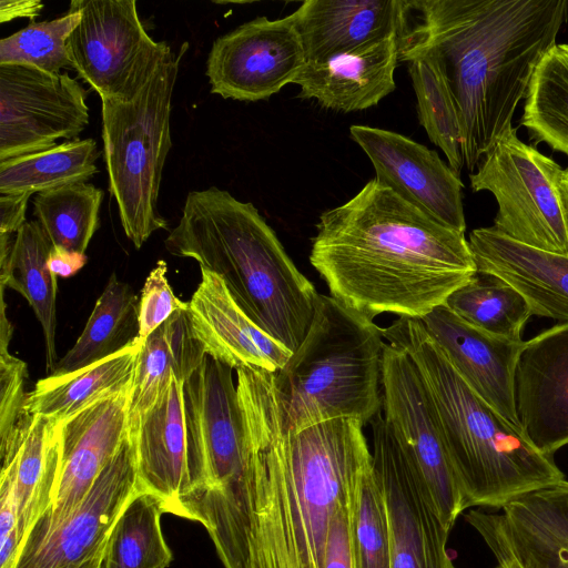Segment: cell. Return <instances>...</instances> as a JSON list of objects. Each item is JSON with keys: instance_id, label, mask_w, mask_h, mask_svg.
I'll list each match as a JSON object with an SVG mask.
<instances>
[{"instance_id": "1", "label": "cell", "mask_w": 568, "mask_h": 568, "mask_svg": "<svg viewBox=\"0 0 568 568\" xmlns=\"http://www.w3.org/2000/svg\"><path fill=\"white\" fill-rule=\"evenodd\" d=\"M243 462L222 487L185 501L224 568H323L329 525L351 500L372 452L363 424L336 418L285 428L267 372L236 369Z\"/></svg>"}, {"instance_id": "2", "label": "cell", "mask_w": 568, "mask_h": 568, "mask_svg": "<svg viewBox=\"0 0 568 568\" xmlns=\"http://www.w3.org/2000/svg\"><path fill=\"white\" fill-rule=\"evenodd\" d=\"M398 62L440 73L455 103L466 169L511 120L534 71L568 21V0H399Z\"/></svg>"}, {"instance_id": "3", "label": "cell", "mask_w": 568, "mask_h": 568, "mask_svg": "<svg viewBox=\"0 0 568 568\" xmlns=\"http://www.w3.org/2000/svg\"><path fill=\"white\" fill-rule=\"evenodd\" d=\"M310 262L332 297L371 320H420L476 272L465 234L376 179L320 215Z\"/></svg>"}, {"instance_id": "4", "label": "cell", "mask_w": 568, "mask_h": 568, "mask_svg": "<svg viewBox=\"0 0 568 568\" xmlns=\"http://www.w3.org/2000/svg\"><path fill=\"white\" fill-rule=\"evenodd\" d=\"M175 256L219 275L242 311L292 353L311 325L318 293L250 202L216 186L191 191L164 241Z\"/></svg>"}, {"instance_id": "5", "label": "cell", "mask_w": 568, "mask_h": 568, "mask_svg": "<svg viewBox=\"0 0 568 568\" xmlns=\"http://www.w3.org/2000/svg\"><path fill=\"white\" fill-rule=\"evenodd\" d=\"M383 337L414 362L434 407L465 510L503 508L510 500L565 479L540 453L463 381L418 318L398 317Z\"/></svg>"}, {"instance_id": "6", "label": "cell", "mask_w": 568, "mask_h": 568, "mask_svg": "<svg viewBox=\"0 0 568 568\" xmlns=\"http://www.w3.org/2000/svg\"><path fill=\"white\" fill-rule=\"evenodd\" d=\"M383 338L373 320L318 294L303 342L280 371L267 372L282 425L371 423L383 406Z\"/></svg>"}, {"instance_id": "7", "label": "cell", "mask_w": 568, "mask_h": 568, "mask_svg": "<svg viewBox=\"0 0 568 568\" xmlns=\"http://www.w3.org/2000/svg\"><path fill=\"white\" fill-rule=\"evenodd\" d=\"M183 53L173 52L134 99L101 100L109 190L123 231L136 248L155 231L168 229L158 199L172 146V95Z\"/></svg>"}, {"instance_id": "8", "label": "cell", "mask_w": 568, "mask_h": 568, "mask_svg": "<svg viewBox=\"0 0 568 568\" xmlns=\"http://www.w3.org/2000/svg\"><path fill=\"white\" fill-rule=\"evenodd\" d=\"M564 169L506 129L469 175L474 192L498 205L493 227L531 247L568 254V211L560 191Z\"/></svg>"}, {"instance_id": "9", "label": "cell", "mask_w": 568, "mask_h": 568, "mask_svg": "<svg viewBox=\"0 0 568 568\" xmlns=\"http://www.w3.org/2000/svg\"><path fill=\"white\" fill-rule=\"evenodd\" d=\"M81 11L67 41L71 67L101 100L130 101L173 53L146 32L135 0H74Z\"/></svg>"}, {"instance_id": "10", "label": "cell", "mask_w": 568, "mask_h": 568, "mask_svg": "<svg viewBox=\"0 0 568 568\" xmlns=\"http://www.w3.org/2000/svg\"><path fill=\"white\" fill-rule=\"evenodd\" d=\"M372 466L388 516L392 568H456L425 480L379 413L371 420Z\"/></svg>"}, {"instance_id": "11", "label": "cell", "mask_w": 568, "mask_h": 568, "mask_svg": "<svg viewBox=\"0 0 568 568\" xmlns=\"http://www.w3.org/2000/svg\"><path fill=\"white\" fill-rule=\"evenodd\" d=\"M87 94L67 72L0 65V161L78 139L89 124Z\"/></svg>"}, {"instance_id": "12", "label": "cell", "mask_w": 568, "mask_h": 568, "mask_svg": "<svg viewBox=\"0 0 568 568\" xmlns=\"http://www.w3.org/2000/svg\"><path fill=\"white\" fill-rule=\"evenodd\" d=\"M232 371L205 355L183 383L190 486L179 511L184 501L229 483L242 467L243 420Z\"/></svg>"}, {"instance_id": "13", "label": "cell", "mask_w": 568, "mask_h": 568, "mask_svg": "<svg viewBox=\"0 0 568 568\" xmlns=\"http://www.w3.org/2000/svg\"><path fill=\"white\" fill-rule=\"evenodd\" d=\"M382 387L384 418L417 465L442 523L450 530L465 507L437 417L414 362L389 343L383 354Z\"/></svg>"}, {"instance_id": "14", "label": "cell", "mask_w": 568, "mask_h": 568, "mask_svg": "<svg viewBox=\"0 0 568 568\" xmlns=\"http://www.w3.org/2000/svg\"><path fill=\"white\" fill-rule=\"evenodd\" d=\"M306 64L291 13L256 17L219 37L206 60L211 92L239 101L266 100L293 83Z\"/></svg>"}, {"instance_id": "15", "label": "cell", "mask_w": 568, "mask_h": 568, "mask_svg": "<svg viewBox=\"0 0 568 568\" xmlns=\"http://www.w3.org/2000/svg\"><path fill=\"white\" fill-rule=\"evenodd\" d=\"M140 490L129 435L71 514L47 532L28 536L16 568L73 567L102 552L119 517Z\"/></svg>"}, {"instance_id": "16", "label": "cell", "mask_w": 568, "mask_h": 568, "mask_svg": "<svg viewBox=\"0 0 568 568\" xmlns=\"http://www.w3.org/2000/svg\"><path fill=\"white\" fill-rule=\"evenodd\" d=\"M465 520L498 564L518 568H568V480L521 495L501 514L470 509Z\"/></svg>"}, {"instance_id": "17", "label": "cell", "mask_w": 568, "mask_h": 568, "mask_svg": "<svg viewBox=\"0 0 568 568\" xmlns=\"http://www.w3.org/2000/svg\"><path fill=\"white\" fill-rule=\"evenodd\" d=\"M349 134L371 160L379 183L437 222L465 234L464 184L436 151L379 128L352 125Z\"/></svg>"}, {"instance_id": "18", "label": "cell", "mask_w": 568, "mask_h": 568, "mask_svg": "<svg viewBox=\"0 0 568 568\" xmlns=\"http://www.w3.org/2000/svg\"><path fill=\"white\" fill-rule=\"evenodd\" d=\"M131 387L101 396L62 420L61 464L52 505L29 535L47 532L65 519L116 454L129 436Z\"/></svg>"}, {"instance_id": "19", "label": "cell", "mask_w": 568, "mask_h": 568, "mask_svg": "<svg viewBox=\"0 0 568 568\" xmlns=\"http://www.w3.org/2000/svg\"><path fill=\"white\" fill-rule=\"evenodd\" d=\"M520 428L549 456L568 445V323L525 342L515 372Z\"/></svg>"}, {"instance_id": "20", "label": "cell", "mask_w": 568, "mask_h": 568, "mask_svg": "<svg viewBox=\"0 0 568 568\" xmlns=\"http://www.w3.org/2000/svg\"><path fill=\"white\" fill-rule=\"evenodd\" d=\"M61 439L62 420L23 412L9 437L0 443V509L16 515L23 544L51 508Z\"/></svg>"}, {"instance_id": "21", "label": "cell", "mask_w": 568, "mask_h": 568, "mask_svg": "<svg viewBox=\"0 0 568 568\" xmlns=\"http://www.w3.org/2000/svg\"><path fill=\"white\" fill-rule=\"evenodd\" d=\"M463 381L510 424L520 427L515 372L525 341L488 334L464 321L445 303L420 318Z\"/></svg>"}, {"instance_id": "22", "label": "cell", "mask_w": 568, "mask_h": 568, "mask_svg": "<svg viewBox=\"0 0 568 568\" xmlns=\"http://www.w3.org/2000/svg\"><path fill=\"white\" fill-rule=\"evenodd\" d=\"M187 310L205 354L235 371L275 373L292 355L242 311L215 273L201 270V282L187 302Z\"/></svg>"}, {"instance_id": "23", "label": "cell", "mask_w": 568, "mask_h": 568, "mask_svg": "<svg viewBox=\"0 0 568 568\" xmlns=\"http://www.w3.org/2000/svg\"><path fill=\"white\" fill-rule=\"evenodd\" d=\"M128 427L140 488L176 516L190 486L183 382L173 374L154 405Z\"/></svg>"}, {"instance_id": "24", "label": "cell", "mask_w": 568, "mask_h": 568, "mask_svg": "<svg viewBox=\"0 0 568 568\" xmlns=\"http://www.w3.org/2000/svg\"><path fill=\"white\" fill-rule=\"evenodd\" d=\"M468 244L477 272L509 283L532 315L568 323V254L528 246L493 226L473 230Z\"/></svg>"}, {"instance_id": "25", "label": "cell", "mask_w": 568, "mask_h": 568, "mask_svg": "<svg viewBox=\"0 0 568 568\" xmlns=\"http://www.w3.org/2000/svg\"><path fill=\"white\" fill-rule=\"evenodd\" d=\"M396 33L322 63H306L293 83L300 98L323 108L354 112L374 106L396 89Z\"/></svg>"}, {"instance_id": "26", "label": "cell", "mask_w": 568, "mask_h": 568, "mask_svg": "<svg viewBox=\"0 0 568 568\" xmlns=\"http://www.w3.org/2000/svg\"><path fill=\"white\" fill-rule=\"evenodd\" d=\"M399 10V0H306L292 14L306 63H322L395 34Z\"/></svg>"}, {"instance_id": "27", "label": "cell", "mask_w": 568, "mask_h": 568, "mask_svg": "<svg viewBox=\"0 0 568 568\" xmlns=\"http://www.w3.org/2000/svg\"><path fill=\"white\" fill-rule=\"evenodd\" d=\"M205 355L194 335L187 307L174 313L151 333L141 343L135 361L128 426L154 405L173 374L184 383Z\"/></svg>"}, {"instance_id": "28", "label": "cell", "mask_w": 568, "mask_h": 568, "mask_svg": "<svg viewBox=\"0 0 568 568\" xmlns=\"http://www.w3.org/2000/svg\"><path fill=\"white\" fill-rule=\"evenodd\" d=\"M52 243L38 221H27L13 244L0 245V286L20 293L38 318L44 337L47 371L58 363L55 351L57 277L48 267Z\"/></svg>"}, {"instance_id": "29", "label": "cell", "mask_w": 568, "mask_h": 568, "mask_svg": "<svg viewBox=\"0 0 568 568\" xmlns=\"http://www.w3.org/2000/svg\"><path fill=\"white\" fill-rule=\"evenodd\" d=\"M141 343L136 339L75 372L39 379L27 394L23 412L63 420L97 398L131 386Z\"/></svg>"}, {"instance_id": "30", "label": "cell", "mask_w": 568, "mask_h": 568, "mask_svg": "<svg viewBox=\"0 0 568 568\" xmlns=\"http://www.w3.org/2000/svg\"><path fill=\"white\" fill-rule=\"evenodd\" d=\"M139 301L112 273L83 332L51 375H64L109 357L138 339Z\"/></svg>"}, {"instance_id": "31", "label": "cell", "mask_w": 568, "mask_h": 568, "mask_svg": "<svg viewBox=\"0 0 568 568\" xmlns=\"http://www.w3.org/2000/svg\"><path fill=\"white\" fill-rule=\"evenodd\" d=\"M93 139H75L36 153L0 161V194L41 193L83 183L99 172Z\"/></svg>"}, {"instance_id": "32", "label": "cell", "mask_w": 568, "mask_h": 568, "mask_svg": "<svg viewBox=\"0 0 568 568\" xmlns=\"http://www.w3.org/2000/svg\"><path fill=\"white\" fill-rule=\"evenodd\" d=\"M520 124L535 142L568 156V43L554 44L537 64Z\"/></svg>"}, {"instance_id": "33", "label": "cell", "mask_w": 568, "mask_h": 568, "mask_svg": "<svg viewBox=\"0 0 568 568\" xmlns=\"http://www.w3.org/2000/svg\"><path fill=\"white\" fill-rule=\"evenodd\" d=\"M163 514L162 500L140 490L114 525L101 568H168L173 555L162 532Z\"/></svg>"}, {"instance_id": "34", "label": "cell", "mask_w": 568, "mask_h": 568, "mask_svg": "<svg viewBox=\"0 0 568 568\" xmlns=\"http://www.w3.org/2000/svg\"><path fill=\"white\" fill-rule=\"evenodd\" d=\"M445 304L473 326L494 336L523 341L521 332L532 315L526 298L503 278L475 272Z\"/></svg>"}, {"instance_id": "35", "label": "cell", "mask_w": 568, "mask_h": 568, "mask_svg": "<svg viewBox=\"0 0 568 568\" xmlns=\"http://www.w3.org/2000/svg\"><path fill=\"white\" fill-rule=\"evenodd\" d=\"M103 191L91 183H75L38 193L33 214L52 246L85 254L100 225Z\"/></svg>"}, {"instance_id": "36", "label": "cell", "mask_w": 568, "mask_h": 568, "mask_svg": "<svg viewBox=\"0 0 568 568\" xmlns=\"http://www.w3.org/2000/svg\"><path fill=\"white\" fill-rule=\"evenodd\" d=\"M408 71L416 94L418 119L429 140L460 175L465 166L462 129L453 98L438 70L428 61L408 62Z\"/></svg>"}, {"instance_id": "37", "label": "cell", "mask_w": 568, "mask_h": 568, "mask_svg": "<svg viewBox=\"0 0 568 568\" xmlns=\"http://www.w3.org/2000/svg\"><path fill=\"white\" fill-rule=\"evenodd\" d=\"M81 11L71 1L65 14L50 21L30 22L26 28L0 40V65L29 67L58 74L71 67L67 41L78 26Z\"/></svg>"}, {"instance_id": "38", "label": "cell", "mask_w": 568, "mask_h": 568, "mask_svg": "<svg viewBox=\"0 0 568 568\" xmlns=\"http://www.w3.org/2000/svg\"><path fill=\"white\" fill-rule=\"evenodd\" d=\"M355 568H392L387 508L373 466L362 474L352 509Z\"/></svg>"}, {"instance_id": "39", "label": "cell", "mask_w": 568, "mask_h": 568, "mask_svg": "<svg viewBox=\"0 0 568 568\" xmlns=\"http://www.w3.org/2000/svg\"><path fill=\"white\" fill-rule=\"evenodd\" d=\"M4 292H1L0 329V443L13 430L23 413L27 394V364L9 352L12 325L6 314Z\"/></svg>"}, {"instance_id": "40", "label": "cell", "mask_w": 568, "mask_h": 568, "mask_svg": "<svg viewBox=\"0 0 568 568\" xmlns=\"http://www.w3.org/2000/svg\"><path fill=\"white\" fill-rule=\"evenodd\" d=\"M168 266L162 260L148 275L138 305V341L143 342L174 313L187 307L179 300L168 281Z\"/></svg>"}, {"instance_id": "41", "label": "cell", "mask_w": 568, "mask_h": 568, "mask_svg": "<svg viewBox=\"0 0 568 568\" xmlns=\"http://www.w3.org/2000/svg\"><path fill=\"white\" fill-rule=\"evenodd\" d=\"M353 501L354 497L342 503L332 518L323 568H355L352 547Z\"/></svg>"}, {"instance_id": "42", "label": "cell", "mask_w": 568, "mask_h": 568, "mask_svg": "<svg viewBox=\"0 0 568 568\" xmlns=\"http://www.w3.org/2000/svg\"><path fill=\"white\" fill-rule=\"evenodd\" d=\"M31 194H0V234L18 233L26 224L28 201Z\"/></svg>"}, {"instance_id": "43", "label": "cell", "mask_w": 568, "mask_h": 568, "mask_svg": "<svg viewBox=\"0 0 568 568\" xmlns=\"http://www.w3.org/2000/svg\"><path fill=\"white\" fill-rule=\"evenodd\" d=\"M87 260L85 254L52 246L48 267L55 276L70 277L84 266Z\"/></svg>"}, {"instance_id": "44", "label": "cell", "mask_w": 568, "mask_h": 568, "mask_svg": "<svg viewBox=\"0 0 568 568\" xmlns=\"http://www.w3.org/2000/svg\"><path fill=\"white\" fill-rule=\"evenodd\" d=\"M44 4L40 0H1L0 22H9L14 19L28 18L33 22L39 17Z\"/></svg>"}, {"instance_id": "45", "label": "cell", "mask_w": 568, "mask_h": 568, "mask_svg": "<svg viewBox=\"0 0 568 568\" xmlns=\"http://www.w3.org/2000/svg\"><path fill=\"white\" fill-rule=\"evenodd\" d=\"M104 550L102 552L93 556L89 560L78 565V566L65 567V568H101L102 567L103 556H104Z\"/></svg>"}, {"instance_id": "46", "label": "cell", "mask_w": 568, "mask_h": 568, "mask_svg": "<svg viewBox=\"0 0 568 568\" xmlns=\"http://www.w3.org/2000/svg\"><path fill=\"white\" fill-rule=\"evenodd\" d=\"M560 191L568 211V168L564 170V174L560 180Z\"/></svg>"}, {"instance_id": "47", "label": "cell", "mask_w": 568, "mask_h": 568, "mask_svg": "<svg viewBox=\"0 0 568 568\" xmlns=\"http://www.w3.org/2000/svg\"><path fill=\"white\" fill-rule=\"evenodd\" d=\"M496 568H518V567L515 565H511V564H498V566Z\"/></svg>"}]
</instances>
